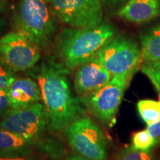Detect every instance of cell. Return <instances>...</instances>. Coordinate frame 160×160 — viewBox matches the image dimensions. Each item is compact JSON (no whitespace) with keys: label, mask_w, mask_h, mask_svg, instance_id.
I'll return each mask as SVG.
<instances>
[{"label":"cell","mask_w":160,"mask_h":160,"mask_svg":"<svg viewBox=\"0 0 160 160\" xmlns=\"http://www.w3.org/2000/svg\"><path fill=\"white\" fill-rule=\"evenodd\" d=\"M37 79L48 130L51 133L62 132L83 112L72 94L64 68L55 63L42 64Z\"/></svg>","instance_id":"6da1fadb"},{"label":"cell","mask_w":160,"mask_h":160,"mask_svg":"<svg viewBox=\"0 0 160 160\" xmlns=\"http://www.w3.org/2000/svg\"><path fill=\"white\" fill-rule=\"evenodd\" d=\"M0 127L22 138L52 159H60L65 155L64 147L58 140L46 137L48 130L42 103L11 109L4 115Z\"/></svg>","instance_id":"7a4b0ae2"},{"label":"cell","mask_w":160,"mask_h":160,"mask_svg":"<svg viewBox=\"0 0 160 160\" xmlns=\"http://www.w3.org/2000/svg\"><path fill=\"white\" fill-rule=\"evenodd\" d=\"M115 33L113 26L107 23L91 28L64 30L56 42L57 54L66 68L75 69L97 57Z\"/></svg>","instance_id":"3957f363"},{"label":"cell","mask_w":160,"mask_h":160,"mask_svg":"<svg viewBox=\"0 0 160 160\" xmlns=\"http://www.w3.org/2000/svg\"><path fill=\"white\" fill-rule=\"evenodd\" d=\"M14 25L40 49L48 45L56 31L54 18L44 0H21Z\"/></svg>","instance_id":"277c9868"},{"label":"cell","mask_w":160,"mask_h":160,"mask_svg":"<svg viewBox=\"0 0 160 160\" xmlns=\"http://www.w3.org/2000/svg\"><path fill=\"white\" fill-rule=\"evenodd\" d=\"M112 77L132 79L142 64L141 48L131 39L115 37L97 55Z\"/></svg>","instance_id":"5b68a950"},{"label":"cell","mask_w":160,"mask_h":160,"mask_svg":"<svg viewBox=\"0 0 160 160\" xmlns=\"http://www.w3.org/2000/svg\"><path fill=\"white\" fill-rule=\"evenodd\" d=\"M62 132L76 153L93 160H108L105 136L90 117H79Z\"/></svg>","instance_id":"8992f818"},{"label":"cell","mask_w":160,"mask_h":160,"mask_svg":"<svg viewBox=\"0 0 160 160\" xmlns=\"http://www.w3.org/2000/svg\"><path fill=\"white\" fill-rule=\"evenodd\" d=\"M130 81L124 76H113L105 85L84 97L92 114L102 123L112 125Z\"/></svg>","instance_id":"52a82bcc"},{"label":"cell","mask_w":160,"mask_h":160,"mask_svg":"<svg viewBox=\"0 0 160 160\" xmlns=\"http://www.w3.org/2000/svg\"><path fill=\"white\" fill-rule=\"evenodd\" d=\"M39 47L18 31L0 38V63L13 72L31 69L41 57Z\"/></svg>","instance_id":"ba28073f"},{"label":"cell","mask_w":160,"mask_h":160,"mask_svg":"<svg viewBox=\"0 0 160 160\" xmlns=\"http://www.w3.org/2000/svg\"><path fill=\"white\" fill-rule=\"evenodd\" d=\"M52 5L59 19L74 28H91L102 23L99 0H53Z\"/></svg>","instance_id":"9c48e42d"},{"label":"cell","mask_w":160,"mask_h":160,"mask_svg":"<svg viewBox=\"0 0 160 160\" xmlns=\"http://www.w3.org/2000/svg\"><path fill=\"white\" fill-rule=\"evenodd\" d=\"M112 76L96 57L79 67L74 77V88L85 97L105 85Z\"/></svg>","instance_id":"30bf717a"},{"label":"cell","mask_w":160,"mask_h":160,"mask_svg":"<svg viewBox=\"0 0 160 160\" xmlns=\"http://www.w3.org/2000/svg\"><path fill=\"white\" fill-rule=\"evenodd\" d=\"M6 91L11 109L25 108L41 100L39 84L28 77L15 79Z\"/></svg>","instance_id":"8fae6325"},{"label":"cell","mask_w":160,"mask_h":160,"mask_svg":"<svg viewBox=\"0 0 160 160\" xmlns=\"http://www.w3.org/2000/svg\"><path fill=\"white\" fill-rule=\"evenodd\" d=\"M160 14L159 0H128L118 16L133 23H143Z\"/></svg>","instance_id":"7c38bea8"},{"label":"cell","mask_w":160,"mask_h":160,"mask_svg":"<svg viewBox=\"0 0 160 160\" xmlns=\"http://www.w3.org/2000/svg\"><path fill=\"white\" fill-rule=\"evenodd\" d=\"M33 147L28 142L0 127V157L32 155Z\"/></svg>","instance_id":"4fadbf2b"},{"label":"cell","mask_w":160,"mask_h":160,"mask_svg":"<svg viewBox=\"0 0 160 160\" xmlns=\"http://www.w3.org/2000/svg\"><path fill=\"white\" fill-rule=\"evenodd\" d=\"M141 51L142 64L160 59V25L142 36Z\"/></svg>","instance_id":"5bb4252c"},{"label":"cell","mask_w":160,"mask_h":160,"mask_svg":"<svg viewBox=\"0 0 160 160\" xmlns=\"http://www.w3.org/2000/svg\"><path fill=\"white\" fill-rule=\"evenodd\" d=\"M140 117L147 125L160 120V101L152 99L140 100L137 103Z\"/></svg>","instance_id":"9a60e30c"},{"label":"cell","mask_w":160,"mask_h":160,"mask_svg":"<svg viewBox=\"0 0 160 160\" xmlns=\"http://www.w3.org/2000/svg\"><path fill=\"white\" fill-rule=\"evenodd\" d=\"M140 70L148 77L155 89L160 93V59L152 62L142 64Z\"/></svg>","instance_id":"2e32d148"},{"label":"cell","mask_w":160,"mask_h":160,"mask_svg":"<svg viewBox=\"0 0 160 160\" xmlns=\"http://www.w3.org/2000/svg\"><path fill=\"white\" fill-rule=\"evenodd\" d=\"M156 145L154 140L147 130L138 131L132 137V147L140 151H149Z\"/></svg>","instance_id":"e0dca14e"},{"label":"cell","mask_w":160,"mask_h":160,"mask_svg":"<svg viewBox=\"0 0 160 160\" xmlns=\"http://www.w3.org/2000/svg\"><path fill=\"white\" fill-rule=\"evenodd\" d=\"M116 160H154V159L150 151H140L129 146L119 152Z\"/></svg>","instance_id":"ac0fdd59"},{"label":"cell","mask_w":160,"mask_h":160,"mask_svg":"<svg viewBox=\"0 0 160 160\" xmlns=\"http://www.w3.org/2000/svg\"><path fill=\"white\" fill-rule=\"evenodd\" d=\"M16 79L13 71L0 65V90H6Z\"/></svg>","instance_id":"d6986e66"},{"label":"cell","mask_w":160,"mask_h":160,"mask_svg":"<svg viewBox=\"0 0 160 160\" xmlns=\"http://www.w3.org/2000/svg\"><path fill=\"white\" fill-rule=\"evenodd\" d=\"M11 110L6 90H0V114L5 115Z\"/></svg>","instance_id":"ffe728a7"},{"label":"cell","mask_w":160,"mask_h":160,"mask_svg":"<svg viewBox=\"0 0 160 160\" xmlns=\"http://www.w3.org/2000/svg\"><path fill=\"white\" fill-rule=\"evenodd\" d=\"M146 130L154 140L156 145H160V120L148 125Z\"/></svg>","instance_id":"44dd1931"},{"label":"cell","mask_w":160,"mask_h":160,"mask_svg":"<svg viewBox=\"0 0 160 160\" xmlns=\"http://www.w3.org/2000/svg\"><path fill=\"white\" fill-rule=\"evenodd\" d=\"M0 160H39L37 157L29 156H20V157H0Z\"/></svg>","instance_id":"7402d4cb"},{"label":"cell","mask_w":160,"mask_h":160,"mask_svg":"<svg viewBox=\"0 0 160 160\" xmlns=\"http://www.w3.org/2000/svg\"><path fill=\"white\" fill-rule=\"evenodd\" d=\"M65 160H93L91 159H88V158H85L82 157V156H80L77 153H75V154H72L69 157H67V159Z\"/></svg>","instance_id":"603a6c76"},{"label":"cell","mask_w":160,"mask_h":160,"mask_svg":"<svg viewBox=\"0 0 160 160\" xmlns=\"http://www.w3.org/2000/svg\"><path fill=\"white\" fill-rule=\"evenodd\" d=\"M101 3L105 4V5H117L124 2L127 1V0H99Z\"/></svg>","instance_id":"cb8c5ba5"},{"label":"cell","mask_w":160,"mask_h":160,"mask_svg":"<svg viewBox=\"0 0 160 160\" xmlns=\"http://www.w3.org/2000/svg\"><path fill=\"white\" fill-rule=\"evenodd\" d=\"M44 1L46 2H47V3H52L53 0H44Z\"/></svg>","instance_id":"d4e9b609"},{"label":"cell","mask_w":160,"mask_h":160,"mask_svg":"<svg viewBox=\"0 0 160 160\" xmlns=\"http://www.w3.org/2000/svg\"><path fill=\"white\" fill-rule=\"evenodd\" d=\"M0 26H1V23H0Z\"/></svg>","instance_id":"484cf974"},{"label":"cell","mask_w":160,"mask_h":160,"mask_svg":"<svg viewBox=\"0 0 160 160\" xmlns=\"http://www.w3.org/2000/svg\"><path fill=\"white\" fill-rule=\"evenodd\" d=\"M159 101H160V98H159Z\"/></svg>","instance_id":"4316f807"}]
</instances>
